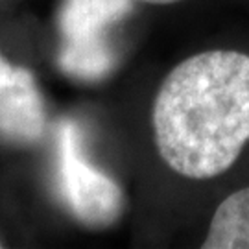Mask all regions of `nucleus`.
Instances as JSON below:
<instances>
[{"instance_id":"39448f33","label":"nucleus","mask_w":249,"mask_h":249,"mask_svg":"<svg viewBox=\"0 0 249 249\" xmlns=\"http://www.w3.org/2000/svg\"><path fill=\"white\" fill-rule=\"evenodd\" d=\"M203 249H249V187L240 188L218 205Z\"/></svg>"},{"instance_id":"7ed1b4c3","label":"nucleus","mask_w":249,"mask_h":249,"mask_svg":"<svg viewBox=\"0 0 249 249\" xmlns=\"http://www.w3.org/2000/svg\"><path fill=\"white\" fill-rule=\"evenodd\" d=\"M129 11V0H63L57 15L61 71L76 80L106 78L115 67V53L106 32Z\"/></svg>"},{"instance_id":"20e7f679","label":"nucleus","mask_w":249,"mask_h":249,"mask_svg":"<svg viewBox=\"0 0 249 249\" xmlns=\"http://www.w3.org/2000/svg\"><path fill=\"white\" fill-rule=\"evenodd\" d=\"M46 127L45 100L36 76L0 52V141L36 144Z\"/></svg>"},{"instance_id":"423d86ee","label":"nucleus","mask_w":249,"mask_h":249,"mask_svg":"<svg viewBox=\"0 0 249 249\" xmlns=\"http://www.w3.org/2000/svg\"><path fill=\"white\" fill-rule=\"evenodd\" d=\"M141 2H148V4H160V6H166V4H176L181 0H141Z\"/></svg>"},{"instance_id":"f03ea898","label":"nucleus","mask_w":249,"mask_h":249,"mask_svg":"<svg viewBox=\"0 0 249 249\" xmlns=\"http://www.w3.org/2000/svg\"><path fill=\"white\" fill-rule=\"evenodd\" d=\"M55 187L72 216L90 229L113 225L124 211L122 188L83 155L80 127L72 120H63L55 131Z\"/></svg>"},{"instance_id":"f257e3e1","label":"nucleus","mask_w":249,"mask_h":249,"mask_svg":"<svg viewBox=\"0 0 249 249\" xmlns=\"http://www.w3.org/2000/svg\"><path fill=\"white\" fill-rule=\"evenodd\" d=\"M151 120L174 172L188 179L227 172L249 142V55L209 50L181 61L160 83Z\"/></svg>"},{"instance_id":"0eeeda50","label":"nucleus","mask_w":249,"mask_h":249,"mask_svg":"<svg viewBox=\"0 0 249 249\" xmlns=\"http://www.w3.org/2000/svg\"><path fill=\"white\" fill-rule=\"evenodd\" d=\"M2 246H4V244H2V238H0V248H2Z\"/></svg>"}]
</instances>
